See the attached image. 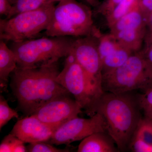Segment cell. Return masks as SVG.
I'll return each mask as SVG.
<instances>
[{"label":"cell","mask_w":152,"mask_h":152,"mask_svg":"<svg viewBox=\"0 0 152 152\" xmlns=\"http://www.w3.org/2000/svg\"><path fill=\"white\" fill-rule=\"evenodd\" d=\"M129 148L134 152H152V146L134 138L131 140Z\"/></svg>","instance_id":"25"},{"label":"cell","mask_w":152,"mask_h":152,"mask_svg":"<svg viewBox=\"0 0 152 152\" xmlns=\"http://www.w3.org/2000/svg\"><path fill=\"white\" fill-rule=\"evenodd\" d=\"M98 45L96 36L79 37L74 39L70 53L84 71L97 100L104 92L102 62Z\"/></svg>","instance_id":"8"},{"label":"cell","mask_w":152,"mask_h":152,"mask_svg":"<svg viewBox=\"0 0 152 152\" xmlns=\"http://www.w3.org/2000/svg\"><path fill=\"white\" fill-rule=\"evenodd\" d=\"M95 36L98 38V51L101 61L113 53L120 45L115 36L111 33L102 35L99 31Z\"/></svg>","instance_id":"19"},{"label":"cell","mask_w":152,"mask_h":152,"mask_svg":"<svg viewBox=\"0 0 152 152\" xmlns=\"http://www.w3.org/2000/svg\"><path fill=\"white\" fill-rule=\"evenodd\" d=\"M144 42L145 47L141 51L152 66V33L149 31L147 32Z\"/></svg>","instance_id":"26"},{"label":"cell","mask_w":152,"mask_h":152,"mask_svg":"<svg viewBox=\"0 0 152 152\" xmlns=\"http://www.w3.org/2000/svg\"><path fill=\"white\" fill-rule=\"evenodd\" d=\"M98 132H107L103 118L96 113L89 118L77 117L68 121L55 131L48 142L57 145H69Z\"/></svg>","instance_id":"9"},{"label":"cell","mask_w":152,"mask_h":152,"mask_svg":"<svg viewBox=\"0 0 152 152\" xmlns=\"http://www.w3.org/2000/svg\"><path fill=\"white\" fill-rule=\"evenodd\" d=\"M56 131L33 115L19 120L11 133L25 143L48 142Z\"/></svg>","instance_id":"11"},{"label":"cell","mask_w":152,"mask_h":152,"mask_svg":"<svg viewBox=\"0 0 152 152\" xmlns=\"http://www.w3.org/2000/svg\"><path fill=\"white\" fill-rule=\"evenodd\" d=\"M152 87V66L142 51L134 53L122 65L102 75L104 91L123 94L145 91Z\"/></svg>","instance_id":"3"},{"label":"cell","mask_w":152,"mask_h":152,"mask_svg":"<svg viewBox=\"0 0 152 152\" xmlns=\"http://www.w3.org/2000/svg\"><path fill=\"white\" fill-rule=\"evenodd\" d=\"M86 1L89 4L93 6V7H95L96 5H97L98 4L96 3L95 2L94 0H86Z\"/></svg>","instance_id":"32"},{"label":"cell","mask_w":152,"mask_h":152,"mask_svg":"<svg viewBox=\"0 0 152 152\" xmlns=\"http://www.w3.org/2000/svg\"><path fill=\"white\" fill-rule=\"evenodd\" d=\"M18 112L9 106L7 102L1 95L0 97V129L14 118H18Z\"/></svg>","instance_id":"21"},{"label":"cell","mask_w":152,"mask_h":152,"mask_svg":"<svg viewBox=\"0 0 152 152\" xmlns=\"http://www.w3.org/2000/svg\"><path fill=\"white\" fill-rule=\"evenodd\" d=\"M131 92L123 94L104 91L95 103L94 115L100 114L105 124L106 132L115 142L119 151L129 145L142 118L138 96Z\"/></svg>","instance_id":"2"},{"label":"cell","mask_w":152,"mask_h":152,"mask_svg":"<svg viewBox=\"0 0 152 152\" xmlns=\"http://www.w3.org/2000/svg\"><path fill=\"white\" fill-rule=\"evenodd\" d=\"M132 138L138 139L145 143L152 146V120L145 117H142L136 128Z\"/></svg>","instance_id":"20"},{"label":"cell","mask_w":152,"mask_h":152,"mask_svg":"<svg viewBox=\"0 0 152 152\" xmlns=\"http://www.w3.org/2000/svg\"><path fill=\"white\" fill-rule=\"evenodd\" d=\"M138 96L139 105L144 117L152 120V87Z\"/></svg>","instance_id":"22"},{"label":"cell","mask_w":152,"mask_h":152,"mask_svg":"<svg viewBox=\"0 0 152 152\" xmlns=\"http://www.w3.org/2000/svg\"><path fill=\"white\" fill-rule=\"evenodd\" d=\"M115 142L105 132L94 133L82 140L78 152H119ZM116 145V144H115Z\"/></svg>","instance_id":"12"},{"label":"cell","mask_w":152,"mask_h":152,"mask_svg":"<svg viewBox=\"0 0 152 152\" xmlns=\"http://www.w3.org/2000/svg\"><path fill=\"white\" fill-rule=\"evenodd\" d=\"M140 7L148 20L152 14V0H141Z\"/></svg>","instance_id":"28"},{"label":"cell","mask_w":152,"mask_h":152,"mask_svg":"<svg viewBox=\"0 0 152 152\" xmlns=\"http://www.w3.org/2000/svg\"><path fill=\"white\" fill-rule=\"evenodd\" d=\"M94 1L97 4H98V0H94Z\"/></svg>","instance_id":"34"},{"label":"cell","mask_w":152,"mask_h":152,"mask_svg":"<svg viewBox=\"0 0 152 152\" xmlns=\"http://www.w3.org/2000/svg\"><path fill=\"white\" fill-rule=\"evenodd\" d=\"M13 42L18 67H38L66 57L70 53L74 39L69 37H49Z\"/></svg>","instance_id":"4"},{"label":"cell","mask_w":152,"mask_h":152,"mask_svg":"<svg viewBox=\"0 0 152 152\" xmlns=\"http://www.w3.org/2000/svg\"><path fill=\"white\" fill-rule=\"evenodd\" d=\"M16 58L4 41L0 42V86L1 89L7 90L9 76L17 68Z\"/></svg>","instance_id":"13"},{"label":"cell","mask_w":152,"mask_h":152,"mask_svg":"<svg viewBox=\"0 0 152 152\" xmlns=\"http://www.w3.org/2000/svg\"><path fill=\"white\" fill-rule=\"evenodd\" d=\"M58 63L27 69L17 67L13 72L11 87L19 108L27 116L54 98L70 94L56 81Z\"/></svg>","instance_id":"1"},{"label":"cell","mask_w":152,"mask_h":152,"mask_svg":"<svg viewBox=\"0 0 152 152\" xmlns=\"http://www.w3.org/2000/svg\"><path fill=\"white\" fill-rule=\"evenodd\" d=\"M56 81L73 96L88 116L94 115L96 99L84 71L71 53L66 57L64 67L57 76Z\"/></svg>","instance_id":"7"},{"label":"cell","mask_w":152,"mask_h":152,"mask_svg":"<svg viewBox=\"0 0 152 152\" xmlns=\"http://www.w3.org/2000/svg\"><path fill=\"white\" fill-rule=\"evenodd\" d=\"M141 0H123L111 12L106 15V21L109 27L126 15L137 8Z\"/></svg>","instance_id":"17"},{"label":"cell","mask_w":152,"mask_h":152,"mask_svg":"<svg viewBox=\"0 0 152 152\" xmlns=\"http://www.w3.org/2000/svg\"><path fill=\"white\" fill-rule=\"evenodd\" d=\"M9 1L10 2L11 4H12V5H13L14 4H15L16 3L18 0H9Z\"/></svg>","instance_id":"33"},{"label":"cell","mask_w":152,"mask_h":152,"mask_svg":"<svg viewBox=\"0 0 152 152\" xmlns=\"http://www.w3.org/2000/svg\"><path fill=\"white\" fill-rule=\"evenodd\" d=\"M133 53L120 45L113 53L101 61L102 75L122 65Z\"/></svg>","instance_id":"16"},{"label":"cell","mask_w":152,"mask_h":152,"mask_svg":"<svg viewBox=\"0 0 152 152\" xmlns=\"http://www.w3.org/2000/svg\"><path fill=\"white\" fill-rule=\"evenodd\" d=\"M22 142L15 136L11 133L6 136L2 141L0 145V152H13L15 147Z\"/></svg>","instance_id":"24"},{"label":"cell","mask_w":152,"mask_h":152,"mask_svg":"<svg viewBox=\"0 0 152 152\" xmlns=\"http://www.w3.org/2000/svg\"><path fill=\"white\" fill-rule=\"evenodd\" d=\"M83 109L75 100L64 95L54 98L31 115L56 130L68 121L78 117Z\"/></svg>","instance_id":"10"},{"label":"cell","mask_w":152,"mask_h":152,"mask_svg":"<svg viewBox=\"0 0 152 152\" xmlns=\"http://www.w3.org/2000/svg\"><path fill=\"white\" fill-rule=\"evenodd\" d=\"M61 0H18L12 6L10 13L6 19H9L17 14L40 8L44 6L59 2Z\"/></svg>","instance_id":"18"},{"label":"cell","mask_w":152,"mask_h":152,"mask_svg":"<svg viewBox=\"0 0 152 152\" xmlns=\"http://www.w3.org/2000/svg\"><path fill=\"white\" fill-rule=\"evenodd\" d=\"M25 143L22 142L15 147L13 152H28L27 148L25 145Z\"/></svg>","instance_id":"30"},{"label":"cell","mask_w":152,"mask_h":152,"mask_svg":"<svg viewBox=\"0 0 152 152\" xmlns=\"http://www.w3.org/2000/svg\"><path fill=\"white\" fill-rule=\"evenodd\" d=\"M147 32L146 28H143L123 30L112 34L122 46L135 53L140 50Z\"/></svg>","instance_id":"14"},{"label":"cell","mask_w":152,"mask_h":152,"mask_svg":"<svg viewBox=\"0 0 152 152\" xmlns=\"http://www.w3.org/2000/svg\"><path fill=\"white\" fill-rule=\"evenodd\" d=\"M54 4L0 20V38L12 42L31 39L45 31L50 21Z\"/></svg>","instance_id":"6"},{"label":"cell","mask_w":152,"mask_h":152,"mask_svg":"<svg viewBox=\"0 0 152 152\" xmlns=\"http://www.w3.org/2000/svg\"><path fill=\"white\" fill-rule=\"evenodd\" d=\"M96 29L89 7L76 0H61L45 33L49 37H81L93 35Z\"/></svg>","instance_id":"5"},{"label":"cell","mask_w":152,"mask_h":152,"mask_svg":"<svg viewBox=\"0 0 152 152\" xmlns=\"http://www.w3.org/2000/svg\"><path fill=\"white\" fill-rule=\"evenodd\" d=\"M123 0H105L99 9V12L106 15Z\"/></svg>","instance_id":"27"},{"label":"cell","mask_w":152,"mask_h":152,"mask_svg":"<svg viewBox=\"0 0 152 152\" xmlns=\"http://www.w3.org/2000/svg\"><path fill=\"white\" fill-rule=\"evenodd\" d=\"M28 152H67L69 150L56 148L48 142H37L29 144L27 146Z\"/></svg>","instance_id":"23"},{"label":"cell","mask_w":152,"mask_h":152,"mask_svg":"<svg viewBox=\"0 0 152 152\" xmlns=\"http://www.w3.org/2000/svg\"><path fill=\"white\" fill-rule=\"evenodd\" d=\"M147 27L148 28V31L152 33V14L147 20Z\"/></svg>","instance_id":"31"},{"label":"cell","mask_w":152,"mask_h":152,"mask_svg":"<svg viewBox=\"0 0 152 152\" xmlns=\"http://www.w3.org/2000/svg\"><path fill=\"white\" fill-rule=\"evenodd\" d=\"M12 6L9 0H0V14L1 15L7 17L12 10Z\"/></svg>","instance_id":"29"},{"label":"cell","mask_w":152,"mask_h":152,"mask_svg":"<svg viewBox=\"0 0 152 152\" xmlns=\"http://www.w3.org/2000/svg\"><path fill=\"white\" fill-rule=\"evenodd\" d=\"M147 28V20L138 7L126 15L109 27L114 34L123 30Z\"/></svg>","instance_id":"15"}]
</instances>
